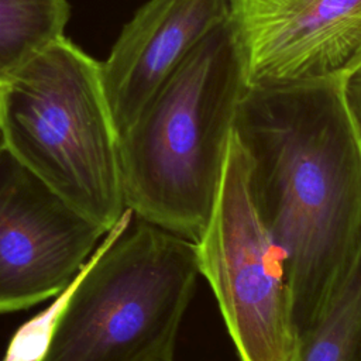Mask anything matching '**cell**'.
Returning a JSON list of instances; mask_svg holds the SVG:
<instances>
[{
  "label": "cell",
  "mask_w": 361,
  "mask_h": 361,
  "mask_svg": "<svg viewBox=\"0 0 361 361\" xmlns=\"http://www.w3.org/2000/svg\"><path fill=\"white\" fill-rule=\"evenodd\" d=\"M234 135L257 212L283 258L299 338L361 231V130L344 82L317 80L248 85Z\"/></svg>",
  "instance_id": "cell-1"
},
{
  "label": "cell",
  "mask_w": 361,
  "mask_h": 361,
  "mask_svg": "<svg viewBox=\"0 0 361 361\" xmlns=\"http://www.w3.org/2000/svg\"><path fill=\"white\" fill-rule=\"evenodd\" d=\"M247 87L245 51L228 17L189 52L118 135L124 202L137 219L199 240Z\"/></svg>",
  "instance_id": "cell-2"
},
{
  "label": "cell",
  "mask_w": 361,
  "mask_h": 361,
  "mask_svg": "<svg viewBox=\"0 0 361 361\" xmlns=\"http://www.w3.org/2000/svg\"><path fill=\"white\" fill-rule=\"evenodd\" d=\"M126 209L78 274L39 361H173L200 276L193 241Z\"/></svg>",
  "instance_id": "cell-3"
},
{
  "label": "cell",
  "mask_w": 361,
  "mask_h": 361,
  "mask_svg": "<svg viewBox=\"0 0 361 361\" xmlns=\"http://www.w3.org/2000/svg\"><path fill=\"white\" fill-rule=\"evenodd\" d=\"M0 114L17 161L106 231L118 221L127 207L100 62L56 38L0 85Z\"/></svg>",
  "instance_id": "cell-4"
},
{
  "label": "cell",
  "mask_w": 361,
  "mask_h": 361,
  "mask_svg": "<svg viewBox=\"0 0 361 361\" xmlns=\"http://www.w3.org/2000/svg\"><path fill=\"white\" fill-rule=\"evenodd\" d=\"M240 361H295L298 331L283 258L252 200L234 133L209 221L195 241Z\"/></svg>",
  "instance_id": "cell-5"
},
{
  "label": "cell",
  "mask_w": 361,
  "mask_h": 361,
  "mask_svg": "<svg viewBox=\"0 0 361 361\" xmlns=\"http://www.w3.org/2000/svg\"><path fill=\"white\" fill-rule=\"evenodd\" d=\"M106 233L0 142V314L59 295Z\"/></svg>",
  "instance_id": "cell-6"
},
{
  "label": "cell",
  "mask_w": 361,
  "mask_h": 361,
  "mask_svg": "<svg viewBox=\"0 0 361 361\" xmlns=\"http://www.w3.org/2000/svg\"><path fill=\"white\" fill-rule=\"evenodd\" d=\"M248 85L344 82L361 68V0H228Z\"/></svg>",
  "instance_id": "cell-7"
},
{
  "label": "cell",
  "mask_w": 361,
  "mask_h": 361,
  "mask_svg": "<svg viewBox=\"0 0 361 361\" xmlns=\"http://www.w3.org/2000/svg\"><path fill=\"white\" fill-rule=\"evenodd\" d=\"M230 17L228 0H148L100 62L117 135L124 133L189 52Z\"/></svg>",
  "instance_id": "cell-8"
},
{
  "label": "cell",
  "mask_w": 361,
  "mask_h": 361,
  "mask_svg": "<svg viewBox=\"0 0 361 361\" xmlns=\"http://www.w3.org/2000/svg\"><path fill=\"white\" fill-rule=\"evenodd\" d=\"M295 361H361V231Z\"/></svg>",
  "instance_id": "cell-9"
},
{
  "label": "cell",
  "mask_w": 361,
  "mask_h": 361,
  "mask_svg": "<svg viewBox=\"0 0 361 361\" xmlns=\"http://www.w3.org/2000/svg\"><path fill=\"white\" fill-rule=\"evenodd\" d=\"M68 0H0V85L63 35Z\"/></svg>",
  "instance_id": "cell-10"
},
{
  "label": "cell",
  "mask_w": 361,
  "mask_h": 361,
  "mask_svg": "<svg viewBox=\"0 0 361 361\" xmlns=\"http://www.w3.org/2000/svg\"><path fill=\"white\" fill-rule=\"evenodd\" d=\"M78 278V275H76ZM76 278L55 296V300L23 324L10 341L3 361H39L51 340L54 327L75 288Z\"/></svg>",
  "instance_id": "cell-11"
},
{
  "label": "cell",
  "mask_w": 361,
  "mask_h": 361,
  "mask_svg": "<svg viewBox=\"0 0 361 361\" xmlns=\"http://www.w3.org/2000/svg\"><path fill=\"white\" fill-rule=\"evenodd\" d=\"M344 92H345L350 109L361 130V68L345 80Z\"/></svg>",
  "instance_id": "cell-12"
},
{
  "label": "cell",
  "mask_w": 361,
  "mask_h": 361,
  "mask_svg": "<svg viewBox=\"0 0 361 361\" xmlns=\"http://www.w3.org/2000/svg\"><path fill=\"white\" fill-rule=\"evenodd\" d=\"M0 137H1V114H0Z\"/></svg>",
  "instance_id": "cell-13"
}]
</instances>
